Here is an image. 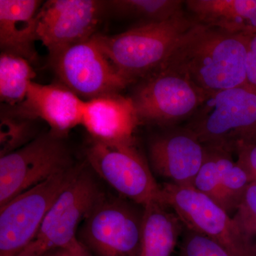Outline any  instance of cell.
<instances>
[{"label":"cell","mask_w":256,"mask_h":256,"mask_svg":"<svg viewBox=\"0 0 256 256\" xmlns=\"http://www.w3.org/2000/svg\"><path fill=\"white\" fill-rule=\"evenodd\" d=\"M250 37L198 22L182 38L161 69L176 72L210 95L240 86L246 84Z\"/></svg>","instance_id":"1"},{"label":"cell","mask_w":256,"mask_h":256,"mask_svg":"<svg viewBox=\"0 0 256 256\" xmlns=\"http://www.w3.org/2000/svg\"><path fill=\"white\" fill-rule=\"evenodd\" d=\"M197 23L182 13L164 21L143 23L118 34L96 33L94 38L120 73L132 84L162 68Z\"/></svg>","instance_id":"2"},{"label":"cell","mask_w":256,"mask_h":256,"mask_svg":"<svg viewBox=\"0 0 256 256\" xmlns=\"http://www.w3.org/2000/svg\"><path fill=\"white\" fill-rule=\"evenodd\" d=\"M188 126L206 146L235 151L240 143L256 141V90L245 84L215 92Z\"/></svg>","instance_id":"3"},{"label":"cell","mask_w":256,"mask_h":256,"mask_svg":"<svg viewBox=\"0 0 256 256\" xmlns=\"http://www.w3.org/2000/svg\"><path fill=\"white\" fill-rule=\"evenodd\" d=\"M80 166L53 175L1 206L0 256H16L36 239L50 207Z\"/></svg>","instance_id":"4"},{"label":"cell","mask_w":256,"mask_h":256,"mask_svg":"<svg viewBox=\"0 0 256 256\" xmlns=\"http://www.w3.org/2000/svg\"><path fill=\"white\" fill-rule=\"evenodd\" d=\"M162 204L171 207L186 228L208 237L236 256H254V242L242 234L229 214L191 185L166 183Z\"/></svg>","instance_id":"5"},{"label":"cell","mask_w":256,"mask_h":256,"mask_svg":"<svg viewBox=\"0 0 256 256\" xmlns=\"http://www.w3.org/2000/svg\"><path fill=\"white\" fill-rule=\"evenodd\" d=\"M73 166L63 138L48 132L0 158V207Z\"/></svg>","instance_id":"6"},{"label":"cell","mask_w":256,"mask_h":256,"mask_svg":"<svg viewBox=\"0 0 256 256\" xmlns=\"http://www.w3.org/2000/svg\"><path fill=\"white\" fill-rule=\"evenodd\" d=\"M210 96L176 72L160 69L140 80L130 98L139 124L170 126L193 116Z\"/></svg>","instance_id":"7"},{"label":"cell","mask_w":256,"mask_h":256,"mask_svg":"<svg viewBox=\"0 0 256 256\" xmlns=\"http://www.w3.org/2000/svg\"><path fill=\"white\" fill-rule=\"evenodd\" d=\"M86 154L90 168L122 196L143 206L150 202L162 204V186L134 142L92 140Z\"/></svg>","instance_id":"8"},{"label":"cell","mask_w":256,"mask_h":256,"mask_svg":"<svg viewBox=\"0 0 256 256\" xmlns=\"http://www.w3.org/2000/svg\"><path fill=\"white\" fill-rule=\"evenodd\" d=\"M50 62L60 84L86 100L119 94L132 84L111 63L94 36L50 56Z\"/></svg>","instance_id":"9"},{"label":"cell","mask_w":256,"mask_h":256,"mask_svg":"<svg viewBox=\"0 0 256 256\" xmlns=\"http://www.w3.org/2000/svg\"><path fill=\"white\" fill-rule=\"evenodd\" d=\"M142 214L102 195L84 220L82 238L98 256H139Z\"/></svg>","instance_id":"10"},{"label":"cell","mask_w":256,"mask_h":256,"mask_svg":"<svg viewBox=\"0 0 256 256\" xmlns=\"http://www.w3.org/2000/svg\"><path fill=\"white\" fill-rule=\"evenodd\" d=\"M102 195L94 176L82 165L50 207L36 238L44 242L50 250L78 246L82 244L76 238L79 224Z\"/></svg>","instance_id":"11"},{"label":"cell","mask_w":256,"mask_h":256,"mask_svg":"<svg viewBox=\"0 0 256 256\" xmlns=\"http://www.w3.org/2000/svg\"><path fill=\"white\" fill-rule=\"evenodd\" d=\"M105 2L97 0H50L38 14L37 38L50 56L96 34Z\"/></svg>","instance_id":"12"},{"label":"cell","mask_w":256,"mask_h":256,"mask_svg":"<svg viewBox=\"0 0 256 256\" xmlns=\"http://www.w3.org/2000/svg\"><path fill=\"white\" fill-rule=\"evenodd\" d=\"M205 154L206 146L188 128L158 134L149 144L154 172L178 185L193 186Z\"/></svg>","instance_id":"13"},{"label":"cell","mask_w":256,"mask_h":256,"mask_svg":"<svg viewBox=\"0 0 256 256\" xmlns=\"http://www.w3.org/2000/svg\"><path fill=\"white\" fill-rule=\"evenodd\" d=\"M85 100L60 84H40L32 82L24 100L9 106L14 114L31 120L42 119L50 126V132L64 138L82 124Z\"/></svg>","instance_id":"14"},{"label":"cell","mask_w":256,"mask_h":256,"mask_svg":"<svg viewBox=\"0 0 256 256\" xmlns=\"http://www.w3.org/2000/svg\"><path fill=\"white\" fill-rule=\"evenodd\" d=\"M139 124L130 97L120 94L85 100L82 124L92 140L107 143L134 142Z\"/></svg>","instance_id":"15"},{"label":"cell","mask_w":256,"mask_h":256,"mask_svg":"<svg viewBox=\"0 0 256 256\" xmlns=\"http://www.w3.org/2000/svg\"><path fill=\"white\" fill-rule=\"evenodd\" d=\"M38 0H0V48L2 52L37 60L35 47L40 8Z\"/></svg>","instance_id":"16"},{"label":"cell","mask_w":256,"mask_h":256,"mask_svg":"<svg viewBox=\"0 0 256 256\" xmlns=\"http://www.w3.org/2000/svg\"><path fill=\"white\" fill-rule=\"evenodd\" d=\"M198 22L233 34H256V0H188Z\"/></svg>","instance_id":"17"},{"label":"cell","mask_w":256,"mask_h":256,"mask_svg":"<svg viewBox=\"0 0 256 256\" xmlns=\"http://www.w3.org/2000/svg\"><path fill=\"white\" fill-rule=\"evenodd\" d=\"M144 207L139 256H171L184 224L159 202Z\"/></svg>","instance_id":"18"},{"label":"cell","mask_w":256,"mask_h":256,"mask_svg":"<svg viewBox=\"0 0 256 256\" xmlns=\"http://www.w3.org/2000/svg\"><path fill=\"white\" fill-rule=\"evenodd\" d=\"M35 72L28 60L18 56L1 52L0 55V98L6 106L22 102L28 94Z\"/></svg>","instance_id":"19"},{"label":"cell","mask_w":256,"mask_h":256,"mask_svg":"<svg viewBox=\"0 0 256 256\" xmlns=\"http://www.w3.org/2000/svg\"><path fill=\"white\" fill-rule=\"evenodd\" d=\"M213 148L220 172L223 198L222 208L230 214L237 210L240 198L252 180L244 166L238 161H234L232 151L218 146Z\"/></svg>","instance_id":"20"},{"label":"cell","mask_w":256,"mask_h":256,"mask_svg":"<svg viewBox=\"0 0 256 256\" xmlns=\"http://www.w3.org/2000/svg\"><path fill=\"white\" fill-rule=\"evenodd\" d=\"M181 0H112L108 8L122 18L142 20L144 23L164 21L184 13Z\"/></svg>","instance_id":"21"},{"label":"cell","mask_w":256,"mask_h":256,"mask_svg":"<svg viewBox=\"0 0 256 256\" xmlns=\"http://www.w3.org/2000/svg\"><path fill=\"white\" fill-rule=\"evenodd\" d=\"M34 120L14 114L8 106L2 110L0 124V156H6L26 146L32 140Z\"/></svg>","instance_id":"22"},{"label":"cell","mask_w":256,"mask_h":256,"mask_svg":"<svg viewBox=\"0 0 256 256\" xmlns=\"http://www.w3.org/2000/svg\"><path fill=\"white\" fill-rule=\"evenodd\" d=\"M182 256H236L215 240L186 228Z\"/></svg>","instance_id":"23"},{"label":"cell","mask_w":256,"mask_h":256,"mask_svg":"<svg viewBox=\"0 0 256 256\" xmlns=\"http://www.w3.org/2000/svg\"><path fill=\"white\" fill-rule=\"evenodd\" d=\"M256 214V182H252L240 198L234 220L238 224Z\"/></svg>","instance_id":"24"},{"label":"cell","mask_w":256,"mask_h":256,"mask_svg":"<svg viewBox=\"0 0 256 256\" xmlns=\"http://www.w3.org/2000/svg\"><path fill=\"white\" fill-rule=\"evenodd\" d=\"M238 162L244 166L252 182H256V141L240 143L236 148Z\"/></svg>","instance_id":"25"},{"label":"cell","mask_w":256,"mask_h":256,"mask_svg":"<svg viewBox=\"0 0 256 256\" xmlns=\"http://www.w3.org/2000/svg\"><path fill=\"white\" fill-rule=\"evenodd\" d=\"M246 72L247 84L256 90V34L250 37L248 46Z\"/></svg>","instance_id":"26"},{"label":"cell","mask_w":256,"mask_h":256,"mask_svg":"<svg viewBox=\"0 0 256 256\" xmlns=\"http://www.w3.org/2000/svg\"><path fill=\"white\" fill-rule=\"evenodd\" d=\"M50 249L40 239H35L16 256H44Z\"/></svg>","instance_id":"27"},{"label":"cell","mask_w":256,"mask_h":256,"mask_svg":"<svg viewBox=\"0 0 256 256\" xmlns=\"http://www.w3.org/2000/svg\"><path fill=\"white\" fill-rule=\"evenodd\" d=\"M238 226L242 234L252 242V238L256 236V214L238 224Z\"/></svg>","instance_id":"28"},{"label":"cell","mask_w":256,"mask_h":256,"mask_svg":"<svg viewBox=\"0 0 256 256\" xmlns=\"http://www.w3.org/2000/svg\"><path fill=\"white\" fill-rule=\"evenodd\" d=\"M60 250H62L60 256H90L82 244H80L78 246L74 248L68 249V250L60 249Z\"/></svg>","instance_id":"29"},{"label":"cell","mask_w":256,"mask_h":256,"mask_svg":"<svg viewBox=\"0 0 256 256\" xmlns=\"http://www.w3.org/2000/svg\"><path fill=\"white\" fill-rule=\"evenodd\" d=\"M60 254H62L60 249H52L44 256H60Z\"/></svg>","instance_id":"30"},{"label":"cell","mask_w":256,"mask_h":256,"mask_svg":"<svg viewBox=\"0 0 256 256\" xmlns=\"http://www.w3.org/2000/svg\"><path fill=\"white\" fill-rule=\"evenodd\" d=\"M254 256H256V242H255V244H254Z\"/></svg>","instance_id":"31"}]
</instances>
